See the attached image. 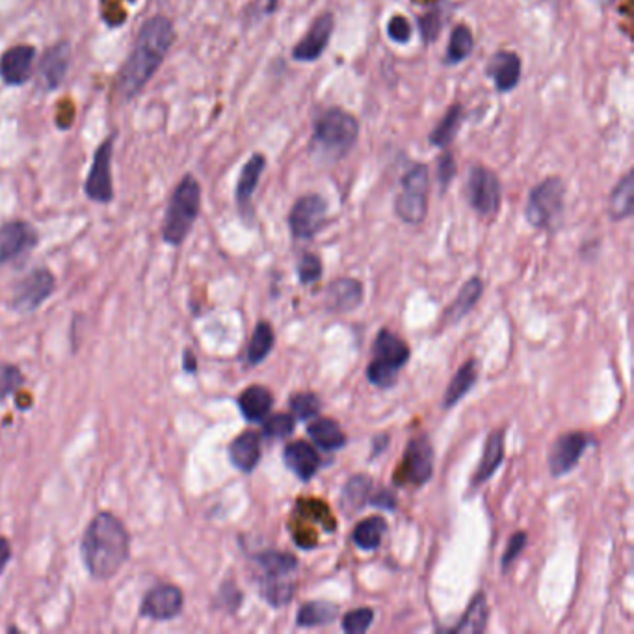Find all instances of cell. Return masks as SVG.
I'll return each instance as SVG.
<instances>
[{"label":"cell","mask_w":634,"mask_h":634,"mask_svg":"<svg viewBox=\"0 0 634 634\" xmlns=\"http://www.w3.org/2000/svg\"><path fill=\"white\" fill-rule=\"evenodd\" d=\"M175 40L177 32L170 17L153 15L144 21L136 34L133 49L116 77V93L121 101L129 103L144 92L164 64Z\"/></svg>","instance_id":"1"},{"label":"cell","mask_w":634,"mask_h":634,"mask_svg":"<svg viewBox=\"0 0 634 634\" xmlns=\"http://www.w3.org/2000/svg\"><path fill=\"white\" fill-rule=\"evenodd\" d=\"M131 555L129 530L110 512H99L84 530L80 558L95 581H110Z\"/></svg>","instance_id":"2"},{"label":"cell","mask_w":634,"mask_h":634,"mask_svg":"<svg viewBox=\"0 0 634 634\" xmlns=\"http://www.w3.org/2000/svg\"><path fill=\"white\" fill-rule=\"evenodd\" d=\"M359 140V121L343 106H330L315 119L311 153L324 162L346 159Z\"/></svg>","instance_id":"3"},{"label":"cell","mask_w":634,"mask_h":634,"mask_svg":"<svg viewBox=\"0 0 634 634\" xmlns=\"http://www.w3.org/2000/svg\"><path fill=\"white\" fill-rule=\"evenodd\" d=\"M201 212V185L194 175H185L173 188L162 222V240L170 246H181Z\"/></svg>","instance_id":"4"},{"label":"cell","mask_w":634,"mask_h":634,"mask_svg":"<svg viewBox=\"0 0 634 634\" xmlns=\"http://www.w3.org/2000/svg\"><path fill=\"white\" fill-rule=\"evenodd\" d=\"M259 569V592L272 607H285L294 597V584L289 577L298 569V560L291 553L265 551L253 556Z\"/></svg>","instance_id":"5"},{"label":"cell","mask_w":634,"mask_h":634,"mask_svg":"<svg viewBox=\"0 0 634 634\" xmlns=\"http://www.w3.org/2000/svg\"><path fill=\"white\" fill-rule=\"evenodd\" d=\"M566 209V183L562 177H545L542 183L529 192L525 218L534 229L553 231L556 229Z\"/></svg>","instance_id":"6"},{"label":"cell","mask_w":634,"mask_h":634,"mask_svg":"<svg viewBox=\"0 0 634 634\" xmlns=\"http://www.w3.org/2000/svg\"><path fill=\"white\" fill-rule=\"evenodd\" d=\"M428 192H430L428 166L423 162H417L404 173L400 192L393 203L395 214L404 224H423L428 214Z\"/></svg>","instance_id":"7"},{"label":"cell","mask_w":634,"mask_h":634,"mask_svg":"<svg viewBox=\"0 0 634 634\" xmlns=\"http://www.w3.org/2000/svg\"><path fill=\"white\" fill-rule=\"evenodd\" d=\"M467 201L482 218H493L501 211L502 188L499 175L488 166L475 164L467 173Z\"/></svg>","instance_id":"8"},{"label":"cell","mask_w":634,"mask_h":634,"mask_svg":"<svg viewBox=\"0 0 634 634\" xmlns=\"http://www.w3.org/2000/svg\"><path fill=\"white\" fill-rule=\"evenodd\" d=\"M114 142L116 136H108L93 153L92 166L84 181V194L93 203L108 205L114 199Z\"/></svg>","instance_id":"9"},{"label":"cell","mask_w":634,"mask_h":634,"mask_svg":"<svg viewBox=\"0 0 634 634\" xmlns=\"http://www.w3.org/2000/svg\"><path fill=\"white\" fill-rule=\"evenodd\" d=\"M328 201L320 194H304L296 199L289 212V229L296 240H311L317 237L328 222Z\"/></svg>","instance_id":"10"},{"label":"cell","mask_w":634,"mask_h":634,"mask_svg":"<svg viewBox=\"0 0 634 634\" xmlns=\"http://www.w3.org/2000/svg\"><path fill=\"white\" fill-rule=\"evenodd\" d=\"M56 291V278L49 268H36L14 287L10 307L17 313H34Z\"/></svg>","instance_id":"11"},{"label":"cell","mask_w":634,"mask_h":634,"mask_svg":"<svg viewBox=\"0 0 634 634\" xmlns=\"http://www.w3.org/2000/svg\"><path fill=\"white\" fill-rule=\"evenodd\" d=\"M434 473V449L426 436L413 437L406 452L404 460L400 463L395 480L398 482H410L413 486H423Z\"/></svg>","instance_id":"12"},{"label":"cell","mask_w":634,"mask_h":634,"mask_svg":"<svg viewBox=\"0 0 634 634\" xmlns=\"http://www.w3.org/2000/svg\"><path fill=\"white\" fill-rule=\"evenodd\" d=\"M185 607V594L179 586L164 582L153 586L142 599L140 616L153 621H170L177 618Z\"/></svg>","instance_id":"13"},{"label":"cell","mask_w":634,"mask_h":634,"mask_svg":"<svg viewBox=\"0 0 634 634\" xmlns=\"http://www.w3.org/2000/svg\"><path fill=\"white\" fill-rule=\"evenodd\" d=\"M40 242L36 227L25 220L0 225V266L14 263L34 250Z\"/></svg>","instance_id":"14"},{"label":"cell","mask_w":634,"mask_h":634,"mask_svg":"<svg viewBox=\"0 0 634 634\" xmlns=\"http://www.w3.org/2000/svg\"><path fill=\"white\" fill-rule=\"evenodd\" d=\"M335 30V17L331 12L317 15L311 27L307 28L304 38L298 41L292 49V58L302 64H313L328 51L331 36Z\"/></svg>","instance_id":"15"},{"label":"cell","mask_w":634,"mask_h":634,"mask_svg":"<svg viewBox=\"0 0 634 634\" xmlns=\"http://www.w3.org/2000/svg\"><path fill=\"white\" fill-rule=\"evenodd\" d=\"M71 58L73 49L69 41H58L43 53L38 64V79L45 92H54L62 86L71 67Z\"/></svg>","instance_id":"16"},{"label":"cell","mask_w":634,"mask_h":634,"mask_svg":"<svg viewBox=\"0 0 634 634\" xmlns=\"http://www.w3.org/2000/svg\"><path fill=\"white\" fill-rule=\"evenodd\" d=\"M592 445V437L584 432H569L558 437L549 452L551 475L564 476L581 462L582 454Z\"/></svg>","instance_id":"17"},{"label":"cell","mask_w":634,"mask_h":634,"mask_svg":"<svg viewBox=\"0 0 634 634\" xmlns=\"http://www.w3.org/2000/svg\"><path fill=\"white\" fill-rule=\"evenodd\" d=\"M36 47L21 43L6 49L0 56V79L6 86H23L32 77Z\"/></svg>","instance_id":"18"},{"label":"cell","mask_w":634,"mask_h":634,"mask_svg":"<svg viewBox=\"0 0 634 634\" xmlns=\"http://www.w3.org/2000/svg\"><path fill=\"white\" fill-rule=\"evenodd\" d=\"M495 90L499 93H510L516 90L523 75L521 56L514 51L499 49L489 58L488 66L484 69Z\"/></svg>","instance_id":"19"},{"label":"cell","mask_w":634,"mask_h":634,"mask_svg":"<svg viewBox=\"0 0 634 634\" xmlns=\"http://www.w3.org/2000/svg\"><path fill=\"white\" fill-rule=\"evenodd\" d=\"M266 170V157L263 153H253L250 159L244 162L240 175H238L237 186H235V201H237L238 212L246 222H250L253 216V194L259 186V181Z\"/></svg>","instance_id":"20"},{"label":"cell","mask_w":634,"mask_h":634,"mask_svg":"<svg viewBox=\"0 0 634 634\" xmlns=\"http://www.w3.org/2000/svg\"><path fill=\"white\" fill-rule=\"evenodd\" d=\"M363 302V285L352 278L331 281L326 289L324 304L331 313H350Z\"/></svg>","instance_id":"21"},{"label":"cell","mask_w":634,"mask_h":634,"mask_svg":"<svg viewBox=\"0 0 634 634\" xmlns=\"http://www.w3.org/2000/svg\"><path fill=\"white\" fill-rule=\"evenodd\" d=\"M372 352H374L372 361L395 370L402 369L411 357L408 343L389 330H382L378 333L374 346H372Z\"/></svg>","instance_id":"22"},{"label":"cell","mask_w":634,"mask_h":634,"mask_svg":"<svg viewBox=\"0 0 634 634\" xmlns=\"http://www.w3.org/2000/svg\"><path fill=\"white\" fill-rule=\"evenodd\" d=\"M283 460H285V465L289 467V471H292L304 482L311 480L320 469V456L307 441L289 443L283 452Z\"/></svg>","instance_id":"23"},{"label":"cell","mask_w":634,"mask_h":634,"mask_svg":"<svg viewBox=\"0 0 634 634\" xmlns=\"http://www.w3.org/2000/svg\"><path fill=\"white\" fill-rule=\"evenodd\" d=\"M229 460L242 473H251L261 462V434L246 430L229 445Z\"/></svg>","instance_id":"24"},{"label":"cell","mask_w":634,"mask_h":634,"mask_svg":"<svg viewBox=\"0 0 634 634\" xmlns=\"http://www.w3.org/2000/svg\"><path fill=\"white\" fill-rule=\"evenodd\" d=\"M274 406L272 393L263 385H250L238 397V408L250 423H261Z\"/></svg>","instance_id":"25"},{"label":"cell","mask_w":634,"mask_h":634,"mask_svg":"<svg viewBox=\"0 0 634 634\" xmlns=\"http://www.w3.org/2000/svg\"><path fill=\"white\" fill-rule=\"evenodd\" d=\"M462 123L463 105L462 103H452L428 136L430 146L437 147V149H447V147L452 146V142L456 140V136L462 129Z\"/></svg>","instance_id":"26"},{"label":"cell","mask_w":634,"mask_h":634,"mask_svg":"<svg viewBox=\"0 0 634 634\" xmlns=\"http://www.w3.org/2000/svg\"><path fill=\"white\" fill-rule=\"evenodd\" d=\"M634 181L633 172H627L610 192L608 216L612 222H623L633 214Z\"/></svg>","instance_id":"27"},{"label":"cell","mask_w":634,"mask_h":634,"mask_svg":"<svg viewBox=\"0 0 634 634\" xmlns=\"http://www.w3.org/2000/svg\"><path fill=\"white\" fill-rule=\"evenodd\" d=\"M504 430H495L491 432L484 447L482 460L478 463L475 478H473V486H480L482 482L489 480L495 475V471L499 469L502 460H504Z\"/></svg>","instance_id":"28"},{"label":"cell","mask_w":634,"mask_h":634,"mask_svg":"<svg viewBox=\"0 0 634 634\" xmlns=\"http://www.w3.org/2000/svg\"><path fill=\"white\" fill-rule=\"evenodd\" d=\"M482 294H484V281L480 278L469 279L463 285L462 291L458 292L456 300L450 304L443 320L449 324H458L467 313H471V309L482 298Z\"/></svg>","instance_id":"29"},{"label":"cell","mask_w":634,"mask_h":634,"mask_svg":"<svg viewBox=\"0 0 634 634\" xmlns=\"http://www.w3.org/2000/svg\"><path fill=\"white\" fill-rule=\"evenodd\" d=\"M476 378H478V363L475 359H469L450 380L449 387L445 391V398H443V408L445 410L454 408L475 387Z\"/></svg>","instance_id":"30"},{"label":"cell","mask_w":634,"mask_h":634,"mask_svg":"<svg viewBox=\"0 0 634 634\" xmlns=\"http://www.w3.org/2000/svg\"><path fill=\"white\" fill-rule=\"evenodd\" d=\"M475 49V36L473 30L467 25H456L450 32L449 45L443 56L445 66H458L465 62Z\"/></svg>","instance_id":"31"},{"label":"cell","mask_w":634,"mask_h":634,"mask_svg":"<svg viewBox=\"0 0 634 634\" xmlns=\"http://www.w3.org/2000/svg\"><path fill=\"white\" fill-rule=\"evenodd\" d=\"M488 623V597L484 592L478 594L471 599L469 607L465 610L462 620L458 625L452 627V633L458 634H478L486 629Z\"/></svg>","instance_id":"32"},{"label":"cell","mask_w":634,"mask_h":634,"mask_svg":"<svg viewBox=\"0 0 634 634\" xmlns=\"http://www.w3.org/2000/svg\"><path fill=\"white\" fill-rule=\"evenodd\" d=\"M307 434L315 441V445L328 452L343 449L346 445V436L339 423H335L333 419H318L309 424Z\"/></svg>","instance_id":"33"},{"label":"cell","mask_w":634,"mask_h":634,"mask_svg":"<svg viewBox=\"0 0 634 634\" xmlns=\"http://www.w3.org/2000/svg\"><path fill=\"white\" fill-rule=\"evenodd\" d=\"M370 489H372L370 476H352L344 484L343 493H341V508H343L344 512L346 514L359 512L369 502Z\"/></svg>","instance_id":"34"},{"label":"cell","mask_w":634,"mask_h":634,"mask_svg":"<svg viewBox=\"0 0 634 634\" xmlns=\"http://www.w3.org/2000/svg\"><path fill=\"white\" fill-rule=\"evenodd\" d=\"M385 530H387V523H385L384 517L372 516L357 523L352 540L359 549L374 551L380 547V543L384 540Z\"/></svg>","instance_id":"35"},{"label":"cell","mask_w":634,"mask_h":634,"mask_svg":"<svg viewBox=\"0 0 634 634\" xmlns=\"http://www.w3.org/2000/svg\"><path fill=\"white\" fill-rule=\"evenodd\" d=\"M274 344H276L274 328L268 322H259L253 335H251L250 344H248V352H246L248 365L255 367V365L263 363L268 354L272 352Z\"/></svg>","instance_id":"36"},{"label":"cell","mask_w":634,"mask_h":634,"mask_svg":"<svg viewBox=\"0 0 634 634\" xmlns=\"http://www.w3.org/2000/svg\"><path fill=\"white\" fill-rule=\"evenodd\" d=\"M337 616H339L337 605L313 601V603H305L304 607L298 610L296 623L300 627H320V625H330L337 620Z\"/></svg>","instance_id":"37"},{"label":"cell","mask_w":634,"mask_h":634,"mask_svg":"<svg viewBox=\"0 0 634 634\" xmlns=\"http://www.w3.org/2000/svg\"><path fill=\"white\" fill-rule=\"evenodd\" d=\"M417 27L421 32V38H423L426 45H432L436 43L439 34H441V28H443V14L439 8H432L428 12L419 15L417 17Z\"/></svg>","instance_id":"38"},{"label":"cell","mask_w":634,"mask_h":634,"mask_svg":"<svg viewBox=\"0 0 634 634\" xmlns=\"http://www.w3.org/2000/svg\"><path fill=\"white\" fill-rule=\"evenodd\" d=\"M289 406L296 419L307 421V419H313L320 411V400L313 393H296L289 400Z\"/></svg>","instance_id":"39"},{"label":"cell","mask_w":634,"mask_h":634,"mask_svg":"<svg viewBox=\"0 0 634 634\" xmlns=\"http://www.w3.org/2000/svg\"><path fill=\"white\" fill-rule=\"evenodd\" d=\"M294 432V417L291 413H276L263 423V434L268 439H285Z\"/></svg>","instance_id":"40"},{"label":"cell","mask_w":634,"mask_h":634,"mask_svg":"<svg viewBox=\"0 0 634 634\" xmlns=\"http://www.w3.org/2000/svg\"><path fill=\"white\" fill-rule=\"evenodd\" d=\"M374 621L372 608H357L343 618V631L348 634L367 633Z\"/></svg>","instance_id":"41"},{"label":"cell","mask_w":634,"mask_h":634,"mask_svg":"<svg viewBox=\"0 0 634 634\" xmlns=\"http://www.w3.org/2000/svg\"><path fill=\"white\" fill-rule=\"evenodd\" d=\"M25 382V376L15 365H0V400L17 393V389Z\"/></svg>","instance_id":"42"},{"label":"cell","mask_w":634,"mask_h":634,"mask_svg":"<svg viewBox=\"0 0 634 634\" xmlns=\"http://www.w3.org/2000/svg\"><path fill=\"white\" fill-rule=\"evenodd\" d=\"M456 173H458V164H456L454 155H452L450 151H443V153L439 155V159H437L436 166L437 185H439L441 192H447V190H449V186L452 185Z\"/></svg>","instance_id":"43"},{"label":"cell","mask_w":634,"mask_h":634,"mask_svg":"<svg viewBox=\"0 0 634 634\" xmlns=\"http://www.w3.org/2000/svg\"><path fill=\"white\" fill-rule=\"evenodd\" d=\"M322 276V261L315 253H304L298 261V278L302 285L315 283Z\"/></svg>","instance_id":"44"},{"label":"cell","mask_w":634,"mask_h":634,"mask_svg":"<svg viewBox=\"0 0 634 634\" xmlns=\"http://www.w3.org/2000/svg\"><path fill=\"white\" fill-rule=\"evenodd\" d=\"M411 23L408 21V17H404L402 14H395L389 21H387V36L389 40L395 41L398 45H406L410 43Z\"/></svg>","instance_id":"45"},{"label":"cell","mask_w":634,"mask_h":634,"mask_svg":"<svg viewBox=\"0 0 634 634\" xmlns=\"http://www.w3.org/2000/svg\"><path fill=\"white\" fill-rule=\"evenodd\" d=\"M367 378H369L370 384L387 389V387H393L397 384L398 370L389 369V367L380 365L376 361H370Z\"/></svg>","instance_id":"46"},{"label":"cell","mask_w":634,"mask_h":634,"mask_svg":"<svg viewBox=\"0 0 634 634\" xmlns=\"http://www.w3.org/2000/svg\"><path fill=\"white\" fill-rule=\"evenodd\" d=\"M300 510H304L305 517H311V519H315L317 523H320L322 527H326L328 532H331V529L335 527V521H333L330 510H328V506L324 502H300Z\"/></svg>","instance_id":"47"},{"label":"cell","mask_w":634,"mask_h":634,"mask_svg":"<svg viewBox=\"0 0 634 634\" xmlns=\"http://www.w3.org/2000/svg\"><path fill=\"white\" fill-rule=\"evenodd\" d=\"M527 540H529L527 532H516V534H512V538H510V542L506 545V551H504V555H502L501 558V566L504 571L510 568V566L516 562L517 556L523 553V549L527 547Z\"/></svg>","instance_id":"48"},{"label":"cell","mask_w":634,"mask_h":634,"mask_svg":"<svg viewBox=\"0 0 634 634\" xmlns=\"http://www.w3.org/2000/svg\"><path fill=\"white\" fill-rule=\"evenodd\" d=\"M218 599H220V605L227 608L229 612H237L238 607L242 605V592L233 582H224L218 592Z\"/></svg>","instance_id":"49"},{"label":"cell","mask_w":634,"mask_h":634,"mask_svg":"<svg viewBox=\"0 0 634 634\" xmlns=\"http://www.w3.org/2000/svg\"><path fill=\"white\" fill-rule=\"evenodd\" d=\"M369 502L376 508H382V510H395L397 508V497L391 489H380L376 491L372 497H369Z\"/></svg>","instance_id":"50"},{"label":"cell","mask_w":634,"mask_h":634,"mask_svg":"<svg viewBox=\"0 0 634 634\" xmlns=\"http://www.w3.org/2000/svg\"><path fill=\"white\" fill-rule=\"evenodd\" d=\"M12 560V545L6 538H0V575Z\"/></svg>","instance_id":"51"},{"label":"cell","mask_w":634,"mask_h":634,"mask_svg":"<svg viewBox=\"0 0 634 634\" xmlns=\"http://www.w3.org/2000/svg\"><path fill=\"white\" fill-rule=\"evenodd\" d=\"M183 367L186 372H196L198 370V357L192 352V350H186L183 354Z\"/></svg>","instance_id":"52"},{"label":"cell","mask_w":634,"mask_h":634,"mask_svg":"<svg viewBox=\"0 0 634 634\" xmlns=\"http://www.w3.org/2000/svg\"><path fill=\"white\" fill-rule=\"evenodd\" d=\"M279 0H265V8H263V14L272 15L278 12Z\"/></svg>","instance_id":"53"},{"label":"cell","mask_w":634,"mask_h":634,"mask_svg":"<svg viewBox=\"0 0 634 634\" xmlns=\"http://www.w3.org/2000/svg\"><path fill=\"white\" fill-rule=\"evenodd\" d=\"M594 4H597L599 8H608V6H612L616 0H592Z\"/></svg>","instance_id":"54"},{"label":"cell","mask_w":634,"mask_h":634,"mask_svg":"<svg viewBox=\"0 0 634 634\" xmlns=\"http://www.w3.org/2000/svg\"><path fill=\"white\" fill-rule=\"evenodd\" d=\"M437 2H439V0H415V4H424V6H426V4L432 6V4H437Z\"/></svg>","instance_id":"55"}]
</instances>
